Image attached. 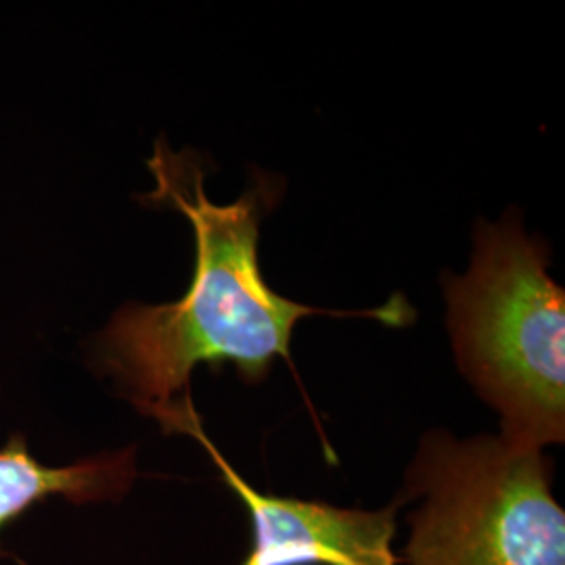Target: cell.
Returning <instances> with one entry per match:
<instances>
[{
    "instance_id": "obj_1",
    "label": "cell",
    "mask_w": 565,
    "mask_h": 565,
    "mask_svg": "<svg viewBox=\"0 0 565 565\" xmlns=\"http://www.w3.org/2000/svg\"><path fill=\"white\" fill-rule=\"evenodd\" d=\"M156 189L149 200L186 216L195 235V270L181 300L128 303L93 345V361L142 415L156 417L186 396L198 366H235L243 382L260 384L277 359L291 363L298 321L312 315L369 317L390 327L411 323L408 302L364 312H331L294 302L264 279L258 239L264 214L281 200L282 184L258 174L237 202L216 205L203 186L202 163L191 151L156 145L149 160Z\"/></svg>"
},
{
    "instance_id": "obj_2",
    "label": "cell",
    "mask_w": 565,
    "mask_h": 565,
    "mask_svg": "<svg viewBox=\"0 0 565 565\" xmlns=\"http://www.w3.org/2000/svg\"><path fill=\"white\" fill-rule=\"evenodd\" d=\"M446 321L457 366L501 417V438L543 450L565 440V291L548 247L522 214L478 221L465 275H446Z\"/></svg>"
},
{
    "instance_id": "obj_3",
    "label": "cell",
    "mask_w": 565,
    "mask_h": 565,
    "mask_svg": "<svg viewBox=\"0 0 565 565\" xmlns=\"http://www.w3.org/2000/svg\"><path fill=\"white\" fill-rule=\"evenodd\" d=\"M406 565H565V511L543 450L425 434L406 469Z\"/></svg>"
},
{
    "instance_id": "obj_4",
    "label": "cell",
    "mask_w": 565,
    "mask_h": 565,
    "mask_svg": "<svg viewBox=\"0 0 565 565\" xmlns=\"http://www.w3.org/2000/svg\"><path fill=\"white\" fill-rule=\"evenodd\" d=\"M153 419L166 431L195 438L247 509L252 545L242 565H398L394 536L401 499L366 511L264 494L247 484L207 438L189 394Z\"/></svg>"
},
{
    "instance_id": "obj_5",
    "label": "cell",
    "mask_w": 565,
    "mask_h": 565,
    "mask_svg": "<svg viewBox=\"0 0 565 565\" xmlns=\"http://www.w3.org/2000/svg\"><path fill=\"white\" fill-rule=\"evenodd\" d=\"M135 480V446L53 467L30 452L23 434H13L0 448V532L42 501L63 499L74 505L118 501Z\"/></svg>"
}]
</instances>
